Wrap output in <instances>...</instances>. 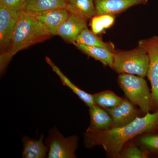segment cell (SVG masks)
<instances>
[{"instance_id": "obj_16", "label": "cell", "mask_w": 158, "mask_h": 158, "mask_svg": "<svg viewBox=\"0 0 158 158\" xmlns=\"http://www.w3.org/2000/svg\"><path fill=\"white\" fill-rule=\"evenodd\" d=\"M65 9L69 13L87 20L96 15L93 0H70L67 2Z\"/></svg>"}, {"instance_id": "obj_5", "label": "cell", "mask_w": 158, "mask_h": 158, "mask_svg": "<svg viewBox=\"0 0 158 158\" xmlns=\"http://www.w3.org/2000/svg\"><path fill=\"white\" fill-rule=\"evenodd\" d=\"M79 138L77 135L65 137L57 128L52 129L46 141L48 158H75Z\"/></svg>"}, {"instance_id": "obj_15", "label": "cell", "mask_w": 158, "mask_h": 158, "mask_svg": "<svg viewBox=\"0 0 158 158\" xmlns=\"http://www.w3.org/2000/svg\"><path fill=\"white\" fill-rule=\"evenodd\" d=\"M75 46L84 53L113 69L114 55L112 51L103 48L89 46L81 44H76Z\"/></svg>"}, {"instance_id": "obj_10", "label": "cell", "mask_w": 158, "mask_h": 158, "mask_svg": "<svg viewBox=\"0 0 158 158\" xmlns=\"http://www.w3.org/2000/svg\"><path fill=\"white\" fill-rule=\"evenodd\" d=\"M29 13L36 18L52 36L56 35L58 29L70 14L67 9L64 8H56L41 12Z\"/></svg>"}, {"instance_id": "obj_23", "label": "cell", "mask_w": 158, "mask_h": 158, "mask_svg": "<svg viewBox=\"0 0 158 158\" xmlns=\"http://www.w3.org/2000/svg\"><path fill=\"white\" fill-rule=\"evenodd\" d=\"M27 0H0V4L11 9L22 11Z\"/></svg>"}, {"instance_id": "obj_21", "label": "cell", "mask_w": 158, "mask_h": 158, "mask_svg": "<svg viewBox=\"0 0 158 158\" xmlns=\"http://www.w3.org/2000/svg\"><path fill=\"white\" fill-rule=\"evenodd\" d=\"M115 21V16L108 15H95L91 19L92 31L96 34H99L111 27Z\"/></svg>"}, {"instance_id": "obj_11", "label": "cell", "mask_w": 158, "mask_h": 158, "mask_svg": "<svg viewBox=\"0 0 158 158\" xmlns=\"http://www.w3.org/2000/svg\"><path fill=\"white\" fill-rule=\"evenodd\" d=\"M86 28H88L87 20L70 13L68 18L58 29L56 35L75 45L78 36Z\"/></svg>"}, {"instance_id": "obj_13", "label": "cell", "mask_w": 158, "mask_h": 158, "mask_svg": "<svg viewBox=\"0 0 158 158\" xmlns=\"http://www.w3.org/2000/svg\"><path fill=\"white\" fill-rule=\"evenodd\" d=\"M22 158H44L48 157V148L44 143V136L41 135L39 139H33L24 136L22 139Z\"/></svg>"}, {"instance_id": "obj_12", "label": "cell", "mask_w": 158, "mask_h": 158, "mask_svg": "<svg viewBox=\"0 0 158 158\" xmlns=\"http://www.w3.org/2000/svg\"><path fill=\"white\" fill-rule=\"evenodd\" d=\"M90 124L87 130L101 131L112 128L113 120L105 109L96 105L89 107Z\"/></svg>"}, {"instance_id": "obj_22", "label": "cell", "mask_w": 158, "mask_h": 158, "mask_svg": "<svg viewBox=\"0 0 158 158\" xmlns=\"http://www.w3.org/2000/svg\"><path fill=\"white\" fill-rule=\"evenodd\" d=\"M149 156L148 153L138 147L133 139L125 144L118 158H147Z\"/></svg>"}, {"instance_id": "obj_8", "label": "cell", "mask_w": 158, "mask_h": 158, "mask_svg": "<svg viewBox=\"0 0 158 158\" xmlns=\"http://www.w3.org/2000/svg\"><path fill=\"white\" fill-rule=\"evenodd\" d=\"M22 11L0 4V49H5L10 40Z\"/></svg>"}, {"instance_id": "obj_9", "label": "cell", "mask_w": 158, "mask_h": 158, "mask_svg": "<svg viewBox=\"0 0 158 158\" xmlns=\"http://www.w3.org/2000/svg\"><path fill=\"white\" fill-rule=\"evenodd\" d=\"M96 15L116 16L133 6L146 5L148 0H93Z\"/></svg>"}, {"instance_id": "obj_1", "label": "cell", "mask_w": 158, "mask_h": 158, "mask_svg": "<svg viewBox=\"0 0 158 158\" xmlns=\"http://www.w3.org/2000/svg\"><path fill=\"white\" fill-rule=\"evenodd\" d=\"M158 129V110L136 118L123 127L106 131H93L87 130L84 134L85 147L91 149L103 148L108 157L118 158L125 144L137 136Z\"/></svg>"}, {"instance_id": "obj_4", "label": "cell", "mask_w": 158, "mask_h": 158, "mask_svg": "<svg viewBox=\"0 0 158 158\" xmlns=\"http://www.w3.org/2000/svg\"><path fill=\"white\" fill-rule=\"evenodd\" d=\"M113 69L118 74L127 73L145 77L149 66V57L144 49L138 46L129 51L114 50Z\"/></svg>"}, {"instance_id": "obj_3", "label": "cell", "mask_w": 158, "mask_h": 158, "mask_svg": "<svg viewBox=\"0 0 158 158\" xmlns=\"http://www.w3.org/2000/svg\"><path fill=\"white\" fill-rule=\"evenodd\" d=\"M117 83L126 98L144 114L153 110L151 90L144 77L127 73L118 74Z\"/></svg>"}, {"instance_id": "obj_17", "label": "cell", "mask_w": 158, "mask_h": 158, "mask_svg": "<svg viewBox=\"0 0 158 158\" xmlns=\"http://www.w3.org/2000/svg\"><path fill=\"white\" fill-rule=\"evenodd\" d=\"M67 4L65 0H27L22 11L38 12L56 8L65 9Z\"/></svg>"}, {"instance_id": "obj_7", "label": "cell", "mask_w": 158, "mask_h": 158, "mask_svg": "<svg viewBox=\"0 0 158 158\" xmlns=\"http://www.w3.org/2000/svg\"><path fill=\"white\" fill-rule=\"evenodd\" d=\"M105 110L110 114L113 120L112 128L123 127L138 117L144 116H142V113H144L141 110H138L135 105L126 98H123V102L118 106Z\"/></svg>"}, {"instance_id": "obj_24", "label": "cell", "mask_w": 158, "mask_h": 158, "mask_svg": "<svg viewBox=\"0 0 158 158\" xmlns=\"http://www.w3.org/2000/svg\"><path fill=\"white\" fill-rule=\"evenodd\" d=\"M65 1H66V2H68L69 1H70V0H65Z\"/></svg>"}, {"instance_id": "obj_2", "label": "cell", "mask_w": 158, "mask_h": 158, "mask_svg": "<svg viewBox=\"0 0 158 158\" xmlns=\"http://www.w3.org/2000/svg\"><path fill=\"white\" fill-rule=\"evenodd\" d=\"M52 35L39 21L29 12L22 11L10 40L0 56L2 73L18 52L46 40Z\"/></svg>"}, {"instance_id": "obj_20", "label": "cell", "mask_w": 158, "mask_h": 158, "mask_svg": "<svg viewBox=\"0 0 158 158\" xmlns=\"http://www.w3.org/2000/svg\"><path fill=\"white\" fill-rule=\"evenodd\" d=\"M96 35L92 31L88 30V28H86L84 29L78 36L76 40V44H81L89 46L103 48L113 52L115 49L113 43L104 42Z\"/></svg>"}, {"instance_id": "obj_18", "label": "cell", "mask_w": 158, "mask_h": 158, "mask_svg": "<svg viewBox=\"0 0 158 158\" xmlns=\"http://www.w3.org/2000/svg\"><path fill=\"white\" fill-rule=\"evenodd\" d=\"M143 133L133 139L138 147L151 155L158 156V132L156 130Z\"/></svg>"}, {"instance_id": "obj_19", "label": "cell", "mask_w": 158, "mask_h": 158, "mask_svg": "<svg viewBox=\"0 0 158 158\" xmlns=\"http://www.w3.org/2000/svg\"><path fill=\"white\" fill-rule=\"evenodd\" d=\"M93 96L95 104L105 110L116 107L121 104L123 100V98L120 97L109 90L94 94Z\"/></svg>"}, {"instance_id": "obj_6", "label": "cell", "mask_w": 158, "mask_h": 158, "mask_svg": "<svg viewBox=\"0 0 158 158\" xmlns=\"http://www.w3.org/2000/svg\"><path fill=\"white\" fill-rule=\"evenodd\" d=\"M138 46L145 50L149 57L147 76L151 85L153 110H158V35L139 40Z\"/></svg>"}, {"instance_id": "obj_14", "label": "cell", "mask_w": 158, "mask_h": 158, "mask_svg": "<svg viewBox=\"0 0 158 158\" xmlns=\"http://www.w3.org/2000/svg\"><path fill=\"white\" fill-rule=\"evenodd\" d=\"M46 61L48 63V65L52 67L54 72L56 73L57 75L59 77L62 84L70 88L72 91L75 94H76L79 98L82 101L84 102L87 106L89 108L95 105L94 101L93 94H90L85 92L71 81L70 80L62 73L59 67L54 64L53 62L49 57H46Z\"/></svg>"}]
</instances>
